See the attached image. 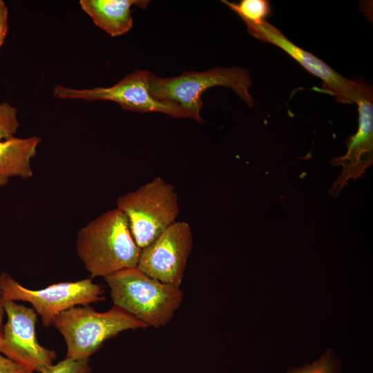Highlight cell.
Here are the masks:
<instances>
[{
    "label": "cell",
    "instance_id": "7c38bea8",
    "mask_svg": "<svg viewBox=\"0 0 373 373\" xmlns=\"http://www.w3.org/2000/svg\"><path fill=\"white\" fill-rule=\"evenodd\" d=\"M41 137L15 136L0 140V186L12 178L29 179L33 176L32 160L37 154Z\"/></svg>",
    "mask_w": 373,
    "mask_h": 373
},
{
    "label": "cell",
    "instance_id": "6da1fadb",
    "mask_svg": "<svg viewBox=\"0 0 373 373\" xmlns=\"http://www.w3.org/2000/svg\"><path fill=\"white\" fill-rule=\"evenodd\" d=\"M76 251L91 278L106 277L137 265L141 249L117 208L99 215L78 232Z\"/></svg>",
    "mask_w": 373,
    "mask_h": 373
},
{
    "label": "cell",
    "instance_id": "9c48e42d",
    "mask_svg": "<svg viewBox=\"0 0 373 373\" xmlns=\"http://www.w3.org/2000/svg\"><path fill=\"white\" fill-rule=\"evenodd\" d=\"M3 309L8 319L3 327L1 353L33 372L45 373L53 365L56 354L37 339V312L33 308L6 299Z\"/></svg>",
    "mask_w": 373,
    "mask_h": 373
},
{
    "label": "cell",
    "instance_id": "7a4b0ae2",
    "mask_svg": "<svg viewBox=\"0 0 373 373\" xmlns=\"http://www.w3.org/2000/svg\"><path fill=\"white\" fill-rule=\"evenodd\" d=\"M252 81L247 69L240 67H215L203 71H184L180 75L166 78L151 74L149 90L152 97L163 104L184 111L192 119L203 122L200 109L202 93L216 86L231 89L247 106L252 107L254 99L250 94Z\"/></svg>",
    "mask_w": 373,
    "mask_h": 373
},
{
    "label": "cell",
    "instance_id": "ffe728a7",
    "mask_svg": "<svg viewBox=\"0 0 373 373\" xmlns=\"http://www.w3.org/2000/svg\"><path fill=\"white\" fill-rule=\"evenodd\" d=\"M3 312H4L3 298L0 295V353H1V347L2 338H3V326L2 325V321H3Z\"/></svg>",
    "mask_w": 373,
    "mask_h": 373
},
{
    "label": "cell",
    "instance_id": "3957f363",
    "mask_svg": "<svg viewBox=\"0 0 373 373\" xmlns=\"http://www.w3.org/2000/svg\"><path fill=\"white\" fill-rule=\"evenodd\" d=\"M104 279L113 305L147 327L158 328L166 325L182 301L180 287L153 278L137 267L119 270Z\"/></svg>",
    "mask_w": 373,
    "mask_h": 373
},
{
    "label": "cell",
    "instance_id": "277c9868",
    "mask_svg": "<svg viewBox=\"0 0 373 373\" xmlns=\"http://www.w3.org/2000/svg\"><path fill=\"white\" fill-rule=\"evenodd\" d=\"M52 325L66 341V358L73 359H89L107 339L125 330L147 327L115 305L104 312H96L88 305L73 307L57 314Z\"/></svg>",
    "mask_w": 373,
    "mask_h": 373
},
{
    "label": "cell",
    "instance_id": "4fadbf2b",
    "mask_svg": "<svg viewBox=\"0 0 373 373\" xmlns=\"http://www.w3.org/2000/svg\"><path fill=\"white\" fill-rule=\"evenodd\" d=\"M358 110V127L350 139L347 151L342 158L350 165L365 164L372 159L373 146V91L363 82L356 103Z\"/></svg>",
    "mask_w": 373,
    "mask_h": 373
},
{
    "label": "cell",
    "instance_id": "30bf717a",
    "mask_svg": "<svg viewBox=\"0 0 373 373\" xmlns=\"http://www.w3.org/2000/svg\"><path fill=\"white\" fill-rule=\"evenodd\" d=\"M249 34L256 39L280 48L303 68L323 82V88L338 102L356 103L363 82L350 80L341 75L326 63L296 46L280 30L266 20L258 24L247 23Z\"/></svg>",
    "mask_w": 373,
    "mask_h": 373
},
{
    "label": "cell",
    "instance_id": "52a82bcc",
    "mask_svg": "<svg viewBox=\"0 0 373 373\" xmlns=\"http://www.w3.org/2000/svg\"><path fill=\"white\" fill-rule=\"evenodd\" d=\"M151 74L146 70H136L108 87L78 89L57 85L52 94L59 99L111 101L118 104L126 111L141 113L159 112L175 118L187 117L182 109L163 104L152 97L149 90Z\"/></svg>",
    "mask_w": 373,
    "mask_h": 373
},
{
    "label": "cell",
    "instance_id": "5bb4252c",
    "mask_svg": "<svg viewBox=\"0 0 373 373\" xmlns=\"http://www.w3.org/2000/svg\"><path fill=\"white\" fill-rule=\"evenodd\" d=\"M246 23L258 24L270 13V3L267 0H242L238 3L222 1Z\"/></svg>",
    "mask_w": 373,
    "mask_h": 373
},
{
    "label": "cell",
    "instance_id": "8992f818",
    "mask_svg": "<svg viewBox=\"0 0 373 373\" xmlns=\"http://www.w3.org/2000/svg\"><path fill=\"white\" fill-rule=\"evenodd\" d=\"M103 294L102 287L90 278L32 290L23 287L7 273L0 275V295L3 298L30 303L44 327L52 325L53 318L65 310L104 300Z\"/></svg>",
    "mask_w": 373,
    "mask_h": 373
},
{
    "label": "cell",
    "instance_id": "e0dca14e",
    "mask_svg": "<svg viewBox=\"0 0 373 373\" xmlns=\"http://www.w3.org/2000/svg\"><path fill=\"white\" fill-rule=\"evenodd\" d=\"M89 359L66 358L55 365H52L45 373H90Z\"/></svg>",
    "mask_w": 373,
    "mask_h": 373
},
{
    "label": "cell",
    "instance_id": "d6986e66",
    "mask_svg": "<svg viewBox=\"0 0 373 373\" xmlns=\"http://www.w3.org/2000/svg\"><path fill=\"white\" fill-rule=\"evenodd\" d=\"M8 32V8L6 3L0 0V48L4 44Z\"/></svg>",
    "mask_w": 373,
    "mask_h": 373
},
{
    "label": "cell",
    "instance_id": "2e32d148",
    "mask_svg": "<svg viewBox=\"0 0 373 373\" xmlns=\"http://www.w3.org/2000/svg\"><path fill=\"white\" fill-rule=\"evenodd\" d=\"M337 363L332 353L325 352L312 364L291 368L287 373H337Z\"/></svg>",
    "mask_w": 373,
    "mask_h": 373
},
{
    "label": "cell",
    "instance_id": "ba28073f",
    "mask_svg": "<svg viewBox=\"0 0 373 373\" xmlns=\"http://www.w3.org/2000/svg\"><path fill=\"white\" fill-rule=\"evenodd\" d=\"M193 243L189 224L176 221L141 249L137 267L162 283L180 287Z\"/></svg>",
    "mask_w": 373,
    "mask_h": 373
},
{
    "label": "cell",
    "instance_id": "8fae6325",
    "mask_svg": "<svg viewBox=\"0 0 373 373\" xmlns=\"http://www.w3.org/2000/svg\"><path fill=\"white\" fill-rule=\"evenodd\" d=\"M150 1L146 0H80L82 10L96 26L111 37L128 32L133 27L132 6L145 8Z\"/></svg>",
    "mask_w": 373,
    "mask_h": 373
},
{
    "label": "cell",
    "instance_id": "9a60e30c",
    "mask_svg": "<svg viewBox=\"0 0 373 373\" xmlns=\"http://www.w3.org/2000/svg\"><path fill=\"white\" fill-rule=\"evenodd\" d=\"M19 127L17 109L8 102H1L0 140L14 137Z\"/></svg>",
    "mask_w": 373,
    "mask_h": 373
},
{
    "label": "cell",
    "instance_id": "ac0fdd59",
    "mask_svg": "<svg viewBox=\"0 0 373 373\" xmlns=\"http://www.w3.org/2000/svg\"><path fill=\"white\" fill-rule=\"evenodd\" d=\"M34 372L12 361V359L3 356L0 353V373H33Z\"/></svg>",
    "mask_w": 373,
    "mask_h": 373
},
{
    "label": "cell",
    "instance_id": "5b68a950",
    "mask_svg": "<svg viewBox=\"0 0 373 373\" xmlns=\"http://www.w3.org/2000/svg\"><path fill=\"white\" fill-rule=\"evenodd\" d=\"M116 205L125 216L140 249L152 243L175 222L180 211L175 187L160 176L119 196Z\"/></svg>",
    "mask_w": 373,
    "mask_h": 373
}]
</instances>
